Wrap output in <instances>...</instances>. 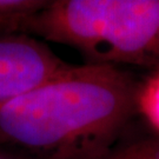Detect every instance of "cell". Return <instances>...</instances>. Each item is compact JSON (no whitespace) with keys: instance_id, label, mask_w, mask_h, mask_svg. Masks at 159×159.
<instances>
[{"instance_id":"2","label":"cell","mask_w":159,"mask_h":159,"mask_svg":"<svg viewBox=\"0 0 159 159\" xmlns=\"http://www.w3.org/2000/svg\"><path fill=\"white\" fill-rule=\"evenodd\" d=\"M20 33L71 46L90 64L159 66V0H50Z\"/></svg>"},{"instance_id":"7","label":"cell","mask_w":159,"mask_h":159,"mask_svg":"<svg viewBox=\"0 0 159 159\" xmlns=\"http://www.w3.org/2000/svg\"><path fill=\"white\" fill-rule=\"evenodd\" d=\"M0 159H26V158L19 156L16 152H12V151L7 150V148H0Z\"/></svg>"},{"instance_id":"4","label":"cell","mask_w":159,"mask_h":159,"mask_svg":"<svg viewBox=\"0 0 159 159\" xmlns=\"http://www.w3.org/2000/svg\"><path fill=\"white\" fill-rule=\"evenodd\" d=\"M50 0H0V34L20 33L24 25Z\"/></svg>"},{"instance_id":"5","label":"cell","mask_w":159,"mask_h":159,"mask_svg":"<svg viewBox=\"0 0 159 159\" xmlns=\"http://www.w3.org/2000/svg\"><path fill=\"white\" fill-rule=\"evenodd\" d=\"M102 159H159V136L120 139Z\"/></svg>"},{"instance_id":"1","label":"cell","mask_w":159,"mask_h":159,"mask_svg":"<svg viewBox=\"0 0 159 159\" xmlns=\"http://www.w3.org/2000/svg\"><path fill=\"white\" fill-rule=\"evenodd\" d=\"M139 86L119 66L71 65L0 107V148L26 159H102L138 113Z\"/></svg>"},{"instance_id":"6","label":"cell","mask_w":159,"mask_h":159,"mask_svg":"<svg viewBox=\"0 0 159 159\" xmlns=\"http://www.w3.org/2000/svg\"><path fill=\"white\" fill-rule=\"evenodd\" d=\"M137 108L138 113L142 114L159 136V66L144 83H140Z\"/></svg>"},{"instance_id":"3","label":"cell","mask_w":159,"mask_h":159,"mask_svg":"<svg viewBox=\"0 0 159 159\" xmlns=\"http://www.w3.org/2000/svg\"><path fill=\"white\" fill-rule=\"evenodd\" d=\"M70 67L37 38L0 34V107Z\"/></svg>"}]
</instances>
